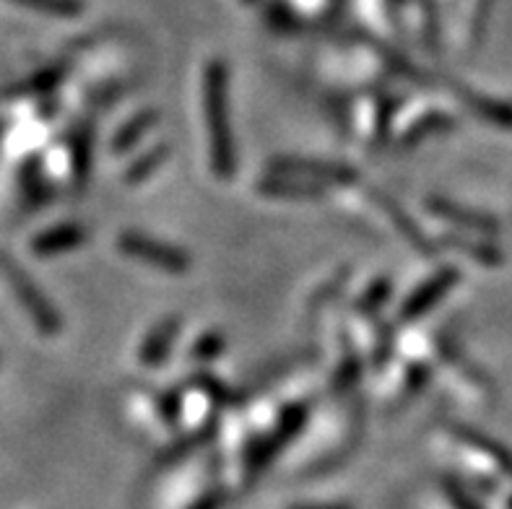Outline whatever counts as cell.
<instances>
[{
	"label": "cell",
	"mask_w": 512,
	"mask_h": 509,
	"mask_svg": "<svg viewBox=\"0 0 512 509\" xmlns=\"http://www.w3.org/2000/svg\"><path fill=\"white\" fill-rule=\"evenodd\" d=\"M461 97L466 99L468 107H474L484 120L497 125H512V107L500 102H492V99H484L479 94H471V91H461Z\"/></svg>",
	"instance_id": "obj_10"
},
{
	"label": "cell",
	"mask_w": 512,
	"mask_h": 509,
	"mask_svg": "<svg viewBox=\"0 0 512 509\" xmlns=\"http://www.w3.org/2000/svg\"><path fill=\"white\" fill-rule=\"evenodd\" d=\"M156 120H159V115L156 112H141V115H136L133 120H130L128 125H125L120 133H117L115 143H112V149H115V154H120V151H130L133 146H136L138 141H141L146 133H149L151 128L156 125Z\"/></svg>",
	"instance_id": "obj_9"
},
{
	"label": "cell",
	"mask_w": 512,
	"mask_h": 509,
	"mask_svg": "<svg viewBox=\"0 0 512 509\" xmlns=\"http://www.w3.org/2000/svg\"><path fill=\"white\" fill-rule=\"evenodd\" d=\"M455 284H458V271L437 273L435 278L424 281V284L406 299V304L401 307V317L403 320H416V317H422L424 312L432 310Z\"/></svg>",
	"instance_id": "obj_4"
},
{
	"label": "cell",
	"mask_w": 512,
	"mask_h": 509,
	"mask_svg": "<svg viewBox=\"0 0 512 509\" xmlns=\"http://www.w3.org/2000/svg\"><path fill=\"white\" fill-rule=\"evenodd\" d=\"M429 208L435 211V216L445 221H453L458 226H471V229H494V221L487 219V216H481V213H471L466 208L455 206L450 200H442V198H432L429 200Z\"/></svg>",
	"instance_id": "obj_7"
},
{
	"label": "cell",
	"mask_w": 512,
	"mask_h": 509,
	"mask_svg": "<svg viewBox=\"0 0 512 509\" xmlns=\"http://www.w3.org/2000/svg\"><path fill=\"white\" fill-rule=\"evenodd\" d=\"M260 190L268 195H279V198H305V200H312V198H320V185H312V182H299L294 180V177H271V180H266L263 185H260Z\"/></svg>",
	"instance_id": "obj_8"
},
{
	"label": "cell",
	"mask_w": 512,
	"mask_h": 509,
	"mask_svg": "<svg viewBox=\"0 0 512 509\" xmlns=\"http://www.w3.org/2000/svg\"><path fill=\"white\" fill-rule=\"evenodd\" d=\"M117 247H120L128 258L141 260V263L151 265V268H159V271L182 273L190 268L188 252L180 250V247L167 245V242H159V239L146 237V234H138V232L120 234Z\"/></svg>",
	"instance_id": "obj_2"
},
{
	"label": "cell",
	"mask_w": 512,
	"mask_h": 509,
	"mask_svg": "<svg viewBox=\"0 0 512 509\" xmlns=\"http://www.w3.org/2000/svg\"><path fill=\"white\" fill-rule=\"evenodd\" d=\"M437 128H450V120H448V117H440V115L427 117L424 123L416 125L414 133H409V138H406V143H419L424 136H429V133H435Z\"/></svg>",
	"instance_id": "obj_15"
},
{
	"label": "cell",
	"mask_w": 512,
	"mask_h": 509,
	"mask_svg": "<svg viewBox=\"0 0 512 509\" xmlns=\"http://www.w3.org/2000/svg\"><path fill=\"white\" fill-rule=\"evenodd\" d=\"M271 172L279 174V177H294V180L307 177L312 185L357 180V174H354L351 167L333 162H318V159H276V162H271Z\"/></svg>",
	"instance_id": "obj_3"
},
{
	"label": "cell",
	"mask_w": 512,
	"mask_h": 509,
	"mask_svg": "<svg viewBox=\"0 0 512 509\" xmlns=\"http://www.w3.org/2000/svg\"><path fill=\"white\" fill-rule=\"evenodd\" d=\"M206 120L214 174L219 180H232L234 138L229 123V73L227 65L221 63H211L206 71Z\"/></svg>",
	"instance_id": "obj_1"
},
{
	"label": "cell",
	"mask_w": 512,
	"mask_h": 509,
	"mask_svg": "<svg viewBox=\"0 0 512 509\" xmlns=\"http://www.w3.org/2000/svg\"><path fill=\"white\" fill-rule=\"evenodd\" d=\"M86 242V232L81 226H73V224H65L58 226V229H50L47 234L34 242V250H39L42 255H60V252H68V250H76Z\"/></svg>",
	"instance_id": "obj_6"
},
{
	"label": "cell",
	"mask_w": 512,
	"mask_h": 509,
	"mask_svg": "<svg viewBox=\"0 0 512 509\" xmlns=\"http://www.w3.org/2000/svg\"><path fill=\"white\" fill-rule=\"evenodd\" d=\"M164 159H167V146H156L151 154L141 156V159H138V162L130 167V172H128V177H125V180H128V182L146 180V177H149V174L164 162Z\"/></svg>",
	"instance_id": "obj_11"
},
{
	"label": "cell",
	"mask_w": 512,
	"mask_h": 509,
	"mask_svg": "<svg viewBox=\"0 0 512 509\" xmlns=\"http://www.w3.org/2000/svg\"><path fill=\"white\" fill-rule=\"evenodd\" d=\"M224 338L216 336V333H211V336H203L201 341H198V346L193 348V356L195 359H216V356L224 351Z\"/></svg>",
	"instance_id": "obj_14"
},
{
	"label": "cell",
	"mask_w": 512,
	"mask_h": 509,
	"mask_svg": "<svg viewBox=\"0 0 512 509\" xmlns=\"http://www.w3.org/2000/svg\"><path fill=\"white\" fill-rule=\"evenodd\" d=\"M29 8H37V11L52 13V16H76L81 13V3L76 0H21Z\"/></svg>",
	"instance_id": "obj_12"
},
{
	"label": "cell",
	"mask_w": 512,
	"mask_h": 509,
	"mask_svg": "<svg viewBox=\"0 0 512 509\" xmlns=\"http://www.w3.org/2000/svg\"><path fill=\"white\" fill-rule=\"evenodd\" d=\"M91 169V133L89 128L78 130V143H76V174L81 180L89 177Z\"/></svg>",
	"instance_id": "obj_13"
},
{
	"label": "cell",
	"mask_w": 512,
	"mask_h": 509,
	"mask_svg": "<svg viewBox=\"0 0 512 509\" xmlns=\"http://www.w3.org/2000/svg\"><path fill=\"white\" fill-rule=\"evenodd\" d=\"M177 333H180V320L177 317H169L164 323L156 325L149 333L146 343L141 346V361L146 367H159L164 359H167L169 348L175 343Z\"/></svg>",
	"instance_id": "obj_5"
}]
</instances>
